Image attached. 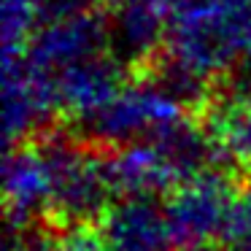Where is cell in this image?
Returning <instances> with one entry per match:
<instances>
[{
  "label": "cell",
  "mask_w": 251,
  "mask_h": 251,
  "mask_svg": "<svg viewBox=\"0 0 251 251\" xmlns=\"http://www.w3.org/2000/svg\"><path fill=\"white\" fill-rule=\"evenodd\" d=\"M165 57L208 84L251 65V0H184L170 17Z\"/></svg>",
  "instance_id": "6da1fadb"
},
{
  "label": "cell",
  "mask_w": 251,
  "mask_h": 251,
  "mask_svg": "<svg viewBox=\"0 0 251 251\" xmlns=\"http://www.w3.org/2000/svg\"><path fill=\"white\" fill-rule=\"evenodd\" d=\"M44 141L49 146L54 168L49 219L60 229L100 222L116 202L108 157L65 138H44Z\"/></svg>",
  "instance_id": "7a4b0ae2"
},
{
  "label": "cell",
  "mask_w": 251,
  "mask_h": 251,
  "mask_svg": "<svg viewBox=\"0 0 251 251\" xmlns=\"http://www.w3.org/2000/svg\"><path fill=\"white\" fill-rule=\"evenodd\" d=\"M238 192L240 186L222 168L176 186L165 197V211L178 251H213L219 240H227Z\"/></svg>",
  "instance_id": "3957f363"
},
{
  "label": "cell",
  "mask_w": 251,
  "mask_h": 251,
  "mask_svg": "<svg viewBox=\"0 0 251 251\" xmlns=\"http://www.w3.org/2000/svg\"><path fill=\"white\" fill-rule=\"evenodd\" d=\"M184 119H189L186 103L146 76L135 84H127L108 108L84 122V130L103 146H122L151 138L154 132Z\"/></svg>",
  "instance_id": "277c9868"
},
{
  "label": "cell",
  "mask_w": 251,
  "mask_h": 251,
  "mask_svg": "<svg viewBox=\"0 0 251 251\" xmlns=\"http://www.w3.org/2000/svg\"><path fill=\"white\" fill-rule=\"evenodd\" d=\"M111 51V27L100 14H78L71 19L46 22L35 30L22 62L44 81L54 78L65 68Z\"/></svg>",
  "instance_id": "5b68a950"
},
{
  "label": "cell",
  "mask_w": 251,
  "mask_h": 251,
  "mask_svg": "<svg viewBox=\"0 0 251 251\" xmlns=\"http://www.w3.org/2000/svg\"><path fill=\"white\" fill-rule=\"evenodd\" d=\"M54 168L46 141H27L8 149L3 165V195L14 232H27L41 216H49Z\"/></svg>",
  "instance_id": "8992f818"
},
{
  "label": "cell",
  "mask_w": 251,
  "mask_h": 251,
  "mask_svg": "<svg viewBox=\"0 0 251 251\" xmlns=\"http://www.w3.org/2000/svg\"><path fill=\"white\" fill-rule=\"evenodd\" d=\"M49 87L54 95L57 111H65L78 125H84L108 108L127 87L125 65L111 51H105V54L89 57L84 62L65 68L54 78H49Z\"/></svg>",
  "instance_id": "52a82bcc"
},
{
  "label": "cell",
  "mask_w": 251,
  "mask_h": 251,
  "mask_svg": "<svg viewBox=\"0 0 251 251\" xmlns=\"http://www.w3.org/2000/svg\"><path fill=\"white\" fill-rule=\"evenodd\" d=\"M57 114L49 81L35 76L22 57L3 60V135L6 146L35 141Z\"/></svg>",
  "instance_id": "ba28073f"
},
{
  "label": "cell",
  "mask_w": 251,
  "mask_h": 251,
  "mask_svg": "<svg viewBox=\"0 0 251 251\" xmlns=\"http://www.w3.org/2000/svg\"><path fill=\"white\" fill-rule=\"evenodd\" d=\"M98 227L108 251H178L159 197H119Z\"/></svg>",
  "instance_id": "9c48e42d"
},
{
  "label": "cell",
  "mask_w": 251,
  "mask_h": 251,
  "mask_svg": "<svg viewBox=\"0 0 251 251\" xmlns=\"http://www.w3.org/2000/svg\"><path fill=\"white\" fill-rule=\"evenodd\" d=\"M105 157L116 195L122 197H162L184 184L173 159L154 138L114 146Z\"/></svg>",
  "instance_id": "30bf717a"
},
{
  "label": "cell",
  "mask_w": 251,
  "mask_h": 251,
  "mask_svg": "<svg viewBox=\"0 0 251 251\" xmlns=\"http://www.w3.org/2000/svg\"><path fill=\"white\" fill-rule=\"evenodd\" d=\"M111 27V54L122 65L149 68L154 57L165 49L170 17L168 11L143 3H125L116 6L114 17H108Z\"/></svg>",
  "instance_id": "8fae6325"
},
{
  "label": "cell",
  "mask_w": 251,
  "mask_h": 251,
  "mask_svg": "<svg viewBox=\"0 0 251 251\" xmlns=\"http://www.w3.org/2000/svg\"><path fill=\"white\" fill-rule=\"evenodd\" d=\"M202 127L213 141L219 157L251 170V98L229 92L205 103Z\"/></svg>",
  "instance_id": "7c38bea8"
},
{
  "label": "cell",
  "mask_w": 251,
  "mask_h": 251,
  "mask_svg": "<svg viewBox=\"0 0 251 251\" xmlns=\"http://www.w3.org/2000/svg\"><path fill=\"white\" fill-rule=\"evenodd\" d=\"M0 22H3V60L22 57L30 38L41 27L38 3L35 0H3Z\"/></svg>",
  "instance_id": "4fadbf2b"
},
{
  "label": "cell",
  "mask_w": 251,
  "mask_h": 251,
  "mask_svg": "<svg viewBox=\"0 0 251 251\" xmlns=\"http://www.w3.org/2000/svg\"><path fill=\"white\" fill-rule=\"evenodd\" d=\"M60 251H108L100 227L95 224H76V227H65L62 235L57 238Z\"/></svg>",
  "instance_id": "5bb4252c"
},
{
  "label": "cell",
  "mask_w": 251,
  "mask_h": 251,
  "mask_svg": "<svg viewBox=\"0 0 251 251\" xmlns=\"http://www.w3.org/2000/svg\"><path fill=\"white\" fill-rule=\"evenodd\" d=\"M246 235H251V181L246 186H240L238 200H235V211H232V224H229V235L227 243H238Z\"/></svg>",
  "instance_id": "9a60e30c"
},
{
  "label": "cell",
  "mask_w": 251,
  "mask_h": 251,
  "mask_svg": "<svg viewBox=\"0 0 251 251\" xmlns=\"http://www.w3.org/2000/svg\"><path fill=\"white\" fill-rule=\"evenodd\" d=\"M19 238L17 246H11V251H60L57 240L51 238H41V235H22V232H14Z\"/></svg>",
  "instance_id": "2e32d148"
},
{
  "label": "cell",
  "mask_w": 251,
  "mask_h": 251,
  "mask_svg": "<svg viewBox=\"0 0 251 251\" xmlns=\"http://www.w3.org/2000/svg\"><path fill=\"white\" fill-rule=\"evenodd\" d=\"M114 3L116 6H125V3H143V6H154V8H162V11H176L184 0H114Z\"/></svg>",
  "instance_id": "e0dca14e"
},
{
  "label": "cell",
  "mask_w": 251,
  "mask_h": 251,
  "mask_svg": "<svg viewBox=\"0 0 251 251\" xmlns=\"http://www.w3.org/2000/svg\"><path fill=\"white\" fill-rule=\"evenodd\" d=\"M235 251H251V235H246L243 240H238V243H235Z\"/></svg>",
  "instance_id": "ac0fdd59"
}]
</instances>
